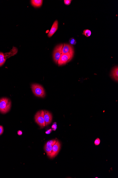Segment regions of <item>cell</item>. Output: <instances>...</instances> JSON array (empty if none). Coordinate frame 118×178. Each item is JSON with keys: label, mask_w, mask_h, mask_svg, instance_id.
Masks as SVG:
<instances>
[{"label": "cell", "mask_w": 118, "mask_h": 178, "mask_svg": "<svg viewBox=\"0 0 118 178\" xmlns=\"http://www.w3.org/2000/svg\"><path fill=\"white\" fill-rule=\"evenodd\" d=\"M11 101L7 98H3L0 99V112L6 114L10 111Z\"/></svg>", "instance_id": "1"}, {"label": "cell", "mask_w": 118, "mask_h": 178, "mask_svg": "<svg viewBox=\"0 0 118 178\" xmlns=\"http://www.w3.org/2000/svg\"><path fill=\"white\" fill-rule=\"evenodd\" d=\"M32 89L34 94L36 96L43 98L45 96L44 89L39 84H33L32 85Z\"/></svg>", "instance_id": "2"}, {"label": "cell", "mask_w": 118, "mask_h": 178, "mask_svg": "<svg viewBox=\"0 0 118 178\" xmlns=\"http://www.w3.org/2000/svg\"><path fill=\"white\" fill-rule=\"evenodd\" d=\"M44 111L41 110L36 113L35 116V122L41 128H43L45 126V123L44 118Z\"/></svg>", "instance_id": "3"}, {"label": "cell", "mask_w": 118, "mask_h": 178, "mask_svg": "<svg viewBox=\"0 0 118 178\" xmlns=\"http://www.w3.org/2000/svg\"><path fill=\"white\" fill-rule=\"evenodd\" d=\"M63 46V44H62L58 45L55 48L54 51H53V59L54 62L56 63H57L61 55L62 51Z\"/></svg>", "instance_id": "4"}, {"label": "cell", "mask_w": 118, "mask_h": 178, "mask_svg": "<svg viewBox=\"0 0 118 178\" xmlns=\"http://www.w3.org/2000/svg\"><path fill=\"white\" fill-rule=\"evenodd\" d=\"M61 148V144L59 141H57L55 144L53 145L51 153L48 156L51 159H52L56 157L60 150Z\"/></svg>", "instance_id": "5"}, {"label": "cell", "mask_w": 118, "mask_h": 178, "mask_svg": "<svg viewBox=\"0 0 118 178\" xmlns=\"http://www.w3.org/2000/svg\"><path fill=\"white\" fill-rule=\"evenodd\" d=\"M72 59L71 55L69 53L62 54L57 63L59 66L63 65L69 61H71Z\"/></svg>", "instance_id": "6"}, {"label": "cell", "mask_w": 118, "mask_h": 178, "mask_svg": "<svg viewBox=\"0 0 118 178\" xmlns=\"http://www.w3.org/2000/svg\"><path fill=\"white\" fill-rule=\"evenodd\" d=\"M69 53L71 55L72 59L73 56L74 51L73 48L72 46L68 44H64L63 47L62 54Z\"/></svg>", "instance_id": "7"}, {"label": "cell", "mask_w": 118, "mask_h": 178, "mask_svg": "<svg viewBox=\"0 0 118 178\" xmlns=\"http://www.w3.org/2000/svg\"><path fill=\"white\" fill-rule=\"evenodd\" d=\"M56 141H57L56 140H50L47 142L45 145L44 150L47 155H50L51 153L52 147L53 145L56 143Z\"/></svg>", "instance_id": "8"}, {"label": "cell", "mask_w": 118, "mask_h": 178, "mask_svg": "<svg viewBox=\"0 0 118 178\" xmlns=\"http://www.w3.org/2000/svg\"><path fill=\"white\" fill-rule=\"evenodd\" d=\"M44 118L45 126L50 124L52 122V116L51 113L47 111H44Z\"/></svg>", "instance_id": "9"}, {"label": "cell", "mask_w": 118, "mask_h": 178, "mask_svg": "<svg viewBox=\"0 0 118 178\" xmlns=\"http://www.w3.org/2000/svg\"><path fill=\"white\" fill-rule=\"evenodd\" d=\"M58 23L57 20H56L53 23L50 30V31L48 34V36L49 37H51L53 35V34L56 33L57 30L58 28Z\"/></svg>", "instance_id": "10"}, {"label": "cell", "mask_w": 118, "mask_h": 178, "mask_svg": "<svg viewBox=\"0 0 118 178\" xmlns=\"http://www.w3.org/2000/svg\"><path fill=\"white\" fill-rule=\"evenodd\" d=\"M111 77L115 80L117 82L118 80V68L117 66L115 67L112 69L111 71Z\"/></svg>", "instance_id": "11"}, {"label": "cell", "mask_w": 118, "mask_h": 178, "mask_svg": "<svg viewBox=\"0 0 118 178\" xmlns=\"http://www.w3.org/2000/svg\"><path fill=\"white\" fill-rule=\"evenodd\" d=\"M43 1L42 0H32L31 3L32 5L35 7H39L42 6Z\"/></svg>", "instance_id": "12"}, {"label": "cell", "mask_w": 118, "mask_h": 178, "mask_svg": "<svg viewBox=\"0 0 118 178\" xmlns=\"http://www.w3.org/2000/svg\"><path fill=\"white\" fill-rule=\"evenodd\" d=\"M6 60L4 54L3 53L0 52V67L3 65L5 63Z\"/></svg>", "instance_id": "13"}, {"label": "cell", "mask_w": 118, "mask_h": 178, "mask_svg": "<svg viewBox=\"0 0 118 178\" xmlns=\"http://www.w3.org/2000/svg\"><path fill=\"white\" fill-rule=\"evenodd\" d=\"M83 34L85 35L87 37H89L91 35V32L90 30L86 29V30H84Z\"/></svg>", "instance_id": "14"}, {"label": "cell", "mask_w": 118, "mask_h": 178, "mask_svg": "<svg viewBox=\"0 0 118 178\" xmlns=\"http://www.w3.org/2000/svg\"><path fill=\"white\" fill-rule=\"evenodd\" d=\"M69 43L71 45H75L76 43V41L74 38H70L69 41Z\"/></svg>", "instance_id": "15"}, {"label": "cell", "mask_w": 118, "mask_h": 178, "mask_svg": "<svg viewBox=\"0 0 118 178\" xmlns=\"http://www.w3.org/2000/svg\"><path fill=\"white\" fill-rule=\"evenodd\" d=\"M100 142H101L100 139L99 138H97L95 140V142H94V144H95L96 145H100Z\"/></svg>", "instance_id": "16"}, {"label": "cell", "mask_w": 118, "mask_h": 178, "mask_svg": "<svg viewBox=\"0 0 118 178\" xmlns=\"http://www.w3.org/2000/svg\"><path fill=\"white\" fill-rule=\"evenodd\" d=\"M72 1L71 0H64V4L66 5H69L71 4Z\"/></svg>", "instance_id": "17"}, {"label": "cell", "mask_w": 118, "mask_h": 178, "mask_svg": "<svg viewBox=\"0 0 118 178\" xmlns=\"http://www.w3.org/2000/svg\"><path fill=\"white\" fill-rule=\"evenodd\" d=\"M52 128L53 129V130L55 131L57 128V125L56 123H55L53 124L52 126Z\"/></svg>", "instance_id": "18"}, {"label": "cell", "mask_w": 118, "mask_h": 178, "mask_svg": "<svg viewBox=\"0 0 118 178\" xmlns=\"http://www.w3.org/2000/svg\"><path fill=\"white\" fill-rule=\"evenodd\" d=\"M4 132V129L3 126H0V135H1Z\"/></svg>", "instance_id": "19"}, {"label": "cell", "mask_w": 118, "mask_h": 178, "mask_svg": "<svg viewBox=\"0 0 118 178\" xmlns=\"http://www.w3.org/2000/svg\"><path fill=\"white\" fill-rule=\"evenodd\" d=\"M52 130V129H50L49 130H48L46 132V134H50L51 133V132Z\"/></svg>", "instance_id": "20"}, {"label": "cell", "mask_w": 118, "mask_h": 178, "mask_svg": "<svg viewBox=\"0 0 118 178\" xmlns=\"http://www.w3.org/2000/svg\"><path fill=\"white\" fill-rule=\"evenodd\" d=\"M17 133H18V135H21L22 134V132L21 131H18V132Z\"/></svg>", "instance_id": "21"}]
</instances>
